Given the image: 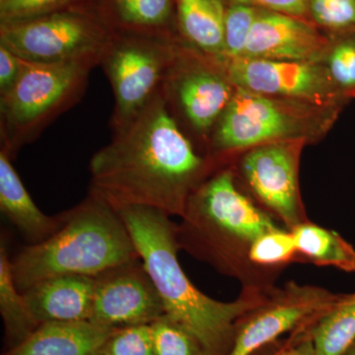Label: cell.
Returning a JSON list of instances; mask_svg holds the SVG:
<instances>
[{"label": "cell", "mask_w": 355, "mask_h": 355, "mask_svg": "<svg viewBox=\"0 0 355 355\" xmlns=\"http://www.w3.org/2000/svg\"><path fill=\"white\" fill-rule=\"evenodd\" d=\"M96 60L60 64H34L23 60L19 79L0 96L1 149L11 158L35 141L44 128L80 101L89 74L99 65Z\"/></svg>", "instance_id": "obj_6"}, {"label": "cell", "mask_w": 355, "mask_h": 355, "mask_svg": "<svg viewBox=\"0 0 355 355\" xmlns=\"http://www.w3.org/2000/svg\"><path fill=\"white\" fill-rule=\"evenodd\" d=\"M303 140L253 147L229 164L240 188L254 203L288 230L309 221L299 187Z\"/></svg>", "instance_id": "obj_9"}, {"label": "cell", "mask_w": 355, "mask_h": 355, "mask_svg": "<svg viewBox=\"0 0 355 355\" xmlns=\"http://www.w3.org/2000/svg\"><path fill=\"white\" fill-rule=\"evenodd\" d=\"M151 329L155 355H207L193 334L166 315L151 324Z\"/></svg>", "instance_id": "obj_25"}, {"label": "cell", "mask_w": 355, "mask_h": 355, "mask_svg": "<svg viewBox=\"0 0 355 355\" xmlns=\"http://www.w3.org/2000/svg\"><path fill=\"white\" fill-rule=\"evenodd\" d=\"M333 110L236 87L210 137V155L224 166L229 164L231 156L263 144L314 141L328 130Z\"/></svg>", "instance_id": "obj_5"}, {"label": "cell", "mask_w": 355, "mask_h": 355, "mask_svg": "<svg viewBox=\"0 0 355 355\" xmlns=\"http://www.w3.org/2000/svg\"><path fill=\"white\" fill-rule=\"evenodd\" d=\"M112 11L123 27L158 34L169 23L173 0H112Z\"/></svg>", "instance_id": "obj_23"}, {"label": "cell", "mask_w": 355, "mask_h": 355, "mask_svg": "<svg viewBox=\"0 0 355 355\" xmlns=\"http://www.w3.org/2000/svg\"><path fill=\"white\" fill-rule=\"evenodd\" d=\"M270 355H317L314 345L304 328L270 345Z\"/></svg>", "instance_id": "obj_31"}, {"label": "cell", "mask_w": 355, "mask_h": 355, "mask_svg": "<svg viewBox=\"0 0 355 355\" xmlns=\"http://www.w3.org/2000/svg\"><path fill=\"white\" fill-rule=\"evenodd\" d=\"M94 277L65 275L44 279L22 292L39 324L90 321Z\"/></svg>", "instance_id": "obj_15"}, {"label": "cell", "mask_w": 355, "mask_h": 355, "mask_svg": "<svg viewBox=\"0 0 355 355\" xmlns=\"http://www.w3.org/2000/svg\"><path fill=\"white\" fill-rule=\"evenodd\" d=\"M249 258L258 270L277 280L287 266L300 263L293 234L284 226L266 231L257 238Z\"/></svg>", "instance_id": "obj_22"}, {"label": "cell", "mask_w": 355, "mask_h": 355, "mask_svg": "<svg viewBox=\"0 0 355 355\" xmlns=\"http://www.w3.org/2000/svg\"><path fill=\"white\" fill-rule=\"evenodd\" d=\"M178 44L164 35L113 33L100 65L113 89L114 133L132 123L162 90Z\"/></svg>", "instance_id": "obj_7"}, {"label": "cell", "mask_w": 355, "mask_h": 355, "mask_svg": "<svg viewBox=\"0 0 355 355\" xmlns=\"http://www.w3.org/2000/svg\"><path fill=\"white\" fill-rule=\"evenodd\" d=\"M220 167L184 132L161 90L92 156L89 193L116 210L141 205L181 217L191 196Z\"/></svg>", "instance_id": "obj_1"}, {"label": "cell", "mask_w": 355, "mask_h": 355, "mask_svg": "<svg viewBox=\"0 0 355 355\" xmlns=\"http://www.w3.org/2000/svg\"><path fill=\"white\" fill-rule=\"evenodd\" d=\"M180 218V250L237 280L242 291L268 293L277 286V280L258 270L249 256L257 238L282 225L240 188L230 165L198 187Z\"/></svg>", "instance_id": "obj_2"}, {"label": "cell", "mask_w": 355, "mask_h": 355, "mask_svg": "<svg viewBox=\"0 0 355 355\" xmlns=\"http://www.w3.org/2000/svg\"><path fill=\"white\" fill-rule=\"evenodd\" d=\"M343 355H355V342L350 345L349 349H347Z\"/></svg>", "instance_id": "obj_34"}, {"label": "cell", "mask_w": 355, "mask_h": 355, "mask_svg": "<svg viewBox=\"0 0 355 355\" xmlns=\"http://www.w3.org/2000/svg\"><path fill=\"white\" fill-rule=\"evenodd\" d=\"M12 160L0 149V210L29 245L40 244L62 227L65 214L50 216L40 210L13 167Z\"/></svg>", "instance_id": "obj_16"}, {"label": "cell", "mask_w": 355, "mask_h": 355, "mask_svg": "<svg viewBox=\"0 0 355 355\" xmlns=\"http://www.w3.org/2000/svg\"><path fill=\"white\" fill-rule=\"evenodd\" d=\"M218 62L235 87L257 94L334 107L340 90L323 62L250 58Z\"/></svg>", "instance_id": "obj_12"}, {"label": "cell", "mask_w": 355, "mask_h": 355, "mask_svg": "<svg viewBox=\"0 0 355 355\" xmlns=\"http://www.w3.org/2000/svg\"><path fill=\"white\" fill-rule=\"evenodd\" d=\"M113 33L101 19L70 7L32 19L1 23L0 44L34 64L85 60L100 64Z\"/></svg>", "instance_id": "obj_8"}, {"label": "cell", "mask_w": 355, "mask_h": 355, "mask_svg": "<svg viewBox=\"0 0 355 355\" xmlns=\"http://www.w3.org/2000/svg\"><path fill=\"white\" fill-rule=\"evenodd\" d=\"M64 214V223L55 234L40 244L28 245L11 259V272L20 292L58 275L95 277L139 260L121 214L103 198L89 193Z\"/></svg>", "instance_id": "obj_4"}, {"label": "cell", "mask_w": 355, "mask_h": 355, "mask_svg": "<svg viewBox=\"0 0 355 355\" xmlns=\"http://www.w3.org/2000/svg\"><path fill=\"white\" fill-rule=\"evenodd\" d=\"M309 14L329 29L349 27L355 24V0H309Z\"/></svg>", "instance_id": "obj_28"}, {"label": "cell", "mask_w": 355, "mask_h": 355, "mask_svg": "<svg viewBox=\"0 0 355 355\" xmlns=\"http://www.w3.org/2000/svg\"><path fill=\"white\" fill-rule=\"evenodd\" d=\"M6 239L0 246V314L3 321V352L17 347L32 335L40 324L14 282Z\"/></svg>", "instance_id": "obj_20"}, {"label": "cell", "mask_w": 355, "mask_h": 355, "mask_svg": "<svg viewBox=\"0 0 355 355\" xmlns=\"http://www.w3.org/2000/svg\"><path fill=\"white\" fill-rule=\"evenodd\" d=\"M323 62L338 89L355 87V42H343L329 49Z\"/></svg>", "instance_id": "obj_29"}, {"label": "cell", "mask_w": 355, "mask_h": 355, "mask_svg": "<svg viewBox=\"0 0 355 355\" xmlns=\"http://www.w3.org/2000/svg\"><path fill=\"white\" fill-rule=\"evenodd\" d=\"M252 355H270V345H266V347H263V349L258 350V352H254Z\"/></svg>", "instance_id": "obj_33"}, {"label": "cell", "mask_w": 355, "mask_h": 355, "mask_svg": "<svg viewBox=\"0 0 355 355\" xmlns=\"http://www.w3.org/2000/svg\"><path fill=\"white\" fill-rule=\"evenodd\" d=\"M23 69V60L0 44V96L6 94L17 83Z\"/></svg>", "instance_id": "obj_32"}, {"label": "cell", "mask_w": 355, "mask_h": 355, "mask_svg": "<svg viewBox=\"0 0 355 355\" xmlns=\"http://www.w3.org/2000/svg\"><path fill=\"white\" fill-rule=\"evenodd\" d=\"M342 293L316 286L288 282L266 294L236 324L229 355H252L284 336L312 323L338 302Z\"/></svg>", "instance_id": "obj_11"}, {"label": "cell", "mask_w": 355, "mask_h": 355, "mask_svg": "<svg viewBox=\"0 0 355 355\" xmlns=\"http://www.w3.org/2000/svg\"><path fill=\"white\" fill-rule=\"evenodd\" d=\"M114 330L89 321L42 324L1 355H93Z\"/></svg>", "instance_id": "obj_17"}, {"label": "cell", "mask_w": 355, "mask_h": 355, "mask_svg": "<svg viewBox=\"0 0 355 355\" xmlns=\"http://www.w3.org/2000/svg\"><path fill=\"white\" fill-rule=\"evenodd\" d=\"M329 49L326 40L301 18L260 9L243 58L324 62Z\"/></svg>", "instance_id": "obj_14"}, {"label": "cell", "mask_w": 355, "mask_h": 355, "mask_svg": "<svg viewBox=\"0 0 355 355\" xmlns=\"http://www.w3.org/2000/svg\"><path fill=\"white\" fill-rule=\"evenodd\" d=\"M317 355H343L355 342V292L342 293L338 302L304 327Z\"/></svg>", "instance_id": "obj_21"}, {"label": "cell", "mask_w": 355, "mask_h": 355, "mask_svg": "<svg viewBox=\"0 0 355 355\" xmlns=\"http://www.w3.org/2000/svg\"><path fill=\"white\" fill-rule=\"evenodd\" d=\"M180 28L191 46L220 60L224 53L223 0H176Z\"/></svg>", "instance_id": "obj_18"}, {"label": "cell", "mask_w": 355, "mask_h": 355, "mask_svg": "<svg viewBox=\"0 0 355 355\" xmlns=\"http://www.w3.org/2000/svg\"><path fill=\"white\" fill-rule=\"evenodd\" d=\"M223 1L228 3V6L244 4V6L263 9V10L286 14L301 19L309 14V0H223Z\"/></svg>", "instance_id": "obj_30"}, {"label": "cell", "mask_w": 355, "mask_h": 355, "mask_svg": "<svg viewBox=\"0 0 355 355\" xmlns=\"http://www.w3.org/2000/svg\"><path fill=\"white\" fill-rule=\"evenodd\" d=\"M118 211L162 298L166 316L193 334L207 355H229L238 320L260 304L266 293L242 291L231 302L205 295L180 265L177 223L171 216L141 205Z\"/></svg>", "instance_id": "obj_3"}, {"label": "cell", "mask_w": 355, "mask_h": 355, "mask_svg": "<svg viewBox=\"0 0 355 355\" xmlns=\"http://www.w3.org/2000/svg\"><path fill=\"white\" fill-rule=\"evenodd\" d=\"M260 9L244 4L226 7L224 18V53L220 60L244 57L250 33Z\"/></svg>", "instance_id": "obj_24"}, {"label": "cell", "mask_w": 355, "mask_h": 355, "mask_svg": "<svg viewBox=\"0 0 355 355\" xmlns=\"http://www.w3.org/2000/svg\"><path fill=\"white\" fill-rule=\"evenodd\" d=\"M77 0H4L0 2L1 23L32 19L62 9L70 8Z\"/></svg>", "instance_id": "obj_27"}, {"label": "cell", "mask_w": 355, "mask_h": 355, "mask_svg": "<svg viewBox=\"0 0 355 355\" xmlns=\"http://www.w3.org/2000/svg\"><path fill=\"white\" fill-rule=\"evenodd\" d=\"M218 60L193 46L178 44L162 91L170 111L209 146L210 137L235 93Z\"/></svg>", "instance_id": "obj_10"}, {"label": "cell", "mask_w": 355, "mask_h": 355, "mask_svg": "<svg viewBox=\"0 0 355 355\" xmlns=\"http://www.w3.org/2000/svg\"><path fill=\"white\" fill-rule=\"evenodd\" d=\"M300 263L355 272V248L340 233L309 220L291 230Z\"/></svg>", "instance_id": "obj_19"}, {"label": "cell", "mask_w": 355, "mask_h": 355, "mask_svg": "<svg viewBox=\"0 0 355 355\" xmlns=\"http://www.w3.org/2000/svg\"><path fill=\"white\" fill-rule=\"evenodd\" d=\"M90 321L105 328L151 324L164 316L162 298L141 259L94 277Z\"/></svg>", "instance_id": "obj_13"}, {"label": "cell", "mask_w": 355, "mask_h": 355, "mask_svg": "<svg viewBox=\"0 0 355 355\" xmlns=\"http://www.w3.org/2000/svg\"><path fill=\"white\" fill-rule=\"evenodd\" d=\"M93 355H155L151 324L114 329Z\"/></svg>", "instance_id": "obj_26"}, {"label": "cell", "mask_w": 355, "mask_h": 355, "mask_svg": "<svg viewBox=\"0 0 355 355\" xmlns=\"http://www.w3.org/2000/svg\"><path fill=\"white\" fill-rule=\"evenodd\" d=\"M4 1V0H0V2Z\"/></svg>", "instance_id": "obj_35"}]
</instances>
